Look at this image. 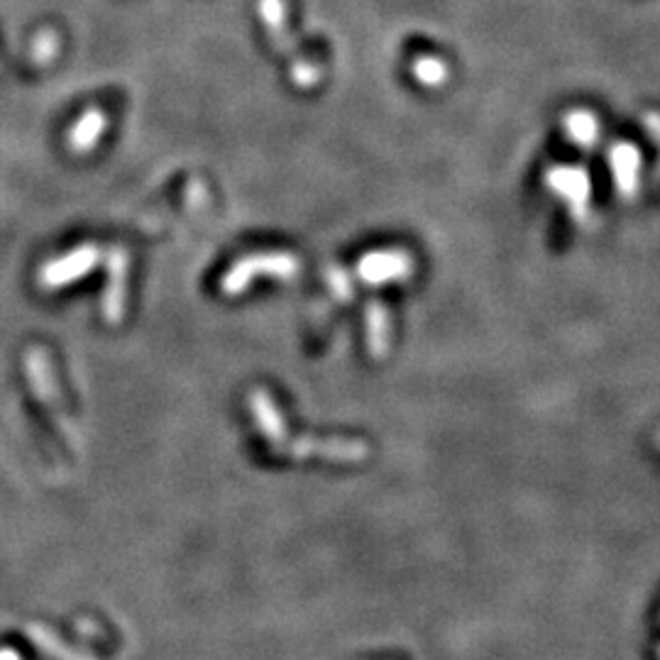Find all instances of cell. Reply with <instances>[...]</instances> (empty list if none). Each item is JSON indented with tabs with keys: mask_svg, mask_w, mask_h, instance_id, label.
<instances>
[{
	"mask_svg": "<svg viewBox=\"0 0 660 660\" xmlns=\"http://www.w3.org/2000/svg\"><path fill=\"white\" fill-rule=\"evenodd\" d=\"M301 269V262L289 252H262V255L242 257L228 269L223 277V291L228 296H238L247 289L257 277H274V279H291Z\"/></svg>",
	"mask_w": 660,
	"mask_h": 660,
	"instance_id": "obj_2",
	"label": "cell"
},
{
	"mask_svg": "<svg viewBox=\"0 0 660 660\" xmlns=\"http://www.w3.org/2000/svg\"><path fill=\"white\" fill-rule=\"evenodd\" d=\"M125 282H128V255L113 250L108 257V286L103 296V316L110 326H118L125 318Z\"/></svg>",
	"mask_w": 660,
	"mask_h": 660,
	"instance_id": "obj_5",
	"label": "cell"
},
{
	"mask_svg": "<svg viewBox=\"0 0 660 660\" xmlns=\"http://www.w3.org/2000/svg\"><path fill=\"white\" fill-rule=\"evenodd\" d=\"M106 125V113H101V110H88L84 118L76 123V128L71 130V147H74L76 152L91 150L98 142V137L103 135Z\"/></svg>",
	"mask_w": 660,
	"mask_h": 660,
	"instance_id": "obj_8",
	"label": "cell"
},
{
	"mask_svg": "<svg viewBox=\"0 0 660 660\" xmlns=\"http://www.w3.org/2000/svg\"><path fill=\"white\" fill-rule=\"evenodd\" d=\"M279 455H289V458H323L330 462H362L370 455V448L362 440L352 438H313V436H301V438H286L282 445L277 448Z\"/></svg>",
	"mask_w": 660,
	"mask_h": 660,
	"instance_id": "obj_3",
	"label": "cell"
},
{
	"mask_svg": "<svg viewBox=\"0 0 660 660\" xmlns=\"http://www.w3.org/2000/svg\"><path fill=\"white\" fill-rule=\"evenodd\" d=\"M392 345V321L389 313L379 301H370L367 306V348L374 360H384Z\"/></svg>",
	"mask_w": 660,
	"mask_h": 660,
	"instance_id": "obj_7",
	"label": "cell"
},
{
	"mask_svg": "<svg viewBox=\"0 0 660 660\" xmlns=\"http://www.w3.org/2000/svg\"><path fill=\"white\" fill-rule=\"evenodd\" d=\"M260 15L267 27L269 37H272L274 47L284 54L289 62L291 81L299 88H313L321 84L323 69L321 66L311 64L304 54L296 49L294 40L289 35V22H286V5L284 0H260Z\"/></svg>",
	"mask_w": 660,
	"mask_h": 660,
	"instance_id": "obj_1",
	"label": "cell"
},
{
	"mask_svg": "<svg viewBox=\"0 0 660 660\" xmlns=\"http://www.w3.org/2000/svg\"><path fill=\"white\" fill-rule=\"evenodd\" d=\"M414 272V260L404 250L370 252L357 264V274L365 284L379 286L389 282H404Z\"/></svg>",
	"mask_w": 660,
	"mask_h": 660,
	"instance_id": "obj_4",
	"label": "cell"
},
{
	"mask_svg": "<svg viewBox=\"0 0 660 660\" xmlns=\"http://www.w3.org/2000/svg\"><path fill=\"white\" fill-rule=\"evenodd\" d=\"M411 71H414L418 84L428 88L443 86L445 79H448V66L438 57H418Z\"/></svg>",
	"mask_w": 660,
	"mask_h": 660,
	"instance_id": "obj_9",
	"label": "cell"
},
{
	"mask_svg": "<svg viewBox=\"0 0 660 660\" xmlns=\"http://www.w3.org/2000/svg\"><path fill=\"white\" fill-rule=\"evenodd\" d=\"M32 636H35V641L40 643L44 651H49L59 660H93L88 653H71L69 648H64V643H59L57 638H54V634H49L47 629H32Z\"/></svg>",
	"mask_w": 660,
	"mask_h": 660,
	"instance_id": "obj_10",
	"label": "cell"
},
{
	"mask_svg": "<svg viewBox=\"0 0 660 660\" xmlns=\"http://www.w3.org/2000/svg\"><path fill=\"white\" fill-rule=\"evenodd\" d=\"M98 262H101V250H98V247L93 245L81 247V250H76L74 255L49 264V267L44 269V284L62 286L74 282V279L84 277V274L91 272Z\"/></svg>",
	"mask_w": 660,
	"mask_h": 660,
	"instance_id": "obj_6",
	"label": "cell"
},
{
	"mask_svg": "<svg viewBox=\"0 0 660 660\" xmlns=\"http://www.w3.org/2000/svg\"><path fill=\"white\" fill-rule=\"evenodd\" d=\"M328 284L333 289V294L338 296L340 301H350L352 299V282L348 274L343 269H328Z\"/></svg>",
	"mask_w": 660,
	"mask_h": 660,
	"instance_id": "obj_11",
	"label": "cell"
}]
</instances>
